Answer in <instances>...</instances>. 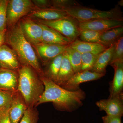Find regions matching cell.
<instances>
[{"mask_svg":"<svg viewBox=\"0 0 123 123\" xmlns=\"http://www.w3.org/2000/svg\"><path fill=\"white\" fill-rule=\"evenodd\" d=\"M40 78L44 84V90L36 107L42 104L52 102L59 111L72 112L83 105L86 94L81 89L76 91L67 90L46 77Z\"/></svg>","mask_w":123,"mask_h":123,"instance_id":"1","label":"cell"},{"mask_svg":"<svg viewBox=\"0 0 123 123\" xmlns=\"http://www.w3.org/2000/svg\"><path fill=\"white\" fill-rule=\"evenodd\" d=\"M7 29L5 44L15 52L21 65L31 66L40 77L43 76V70L37 56L33 46L23 35L19 22L12 27Z\"/></svg>","mask_w":123,"mask_h":123,"instance_id":"2","label":"cell"},{"mask_svg":"<svg viewBox=\"0 0 123 123\" xmlns=\"http://www.w3.org/2000/svg\"><path fill=\"white\" fill-rule=\"evenodd\" d=\"M19 79L18 91L21 93L28 107H36L44 90L40 77L31 67L21 65L18 71Z\"/></svg>","mask_w":123,"mask_h":123,"instance_id":"3","label":"cell"},{"mask_svg":"<svg viewBox=\"0 0 123 123\" xmlns=\"http://www.w3.org/2000/svg\"><path fill=\"white\" fill-rule=\"evenodd\" d=\"M68 15L78 22H84L99 19H110L123 20V13L118 5L107 11L76 6L64 10Z\"/></svg>","mask_w":123,"mask_h":123,"instance_id":"4","label":"cell"},{"mask_svg":"<svg viewBox=\"0 0 123 123\" xmlns=\"http://www.w3.org/2000/svg\"><path fill=\"white\" fill-rule=\"evenodd\" d=\"M36 7L30 0H8L7 9V28L15 25L28 15Z\"/></svg>","mask_w":123,"mask_h":123,"instance_id":"5","label":"cell"},{"mask_svg":"<svg viewBox=\"0 0 123 123\" xmlns=\"http://www.w3.org/2000/svg\"><path fill=\"white\" fill-rule=\"evenodd\" d=\"M35 21L57 31L68 38L72 43L78 39L79 37L78 22L70 16L54 21Z\"/></svg>","mask_w":123,"mask_h":123,"instance_id":"6","label":"cell"},{"mask_svg":"<svg viewBox=\"0 0 123 123\" xmlns=\"http://www.w3.org/2000/svg\"><path fill=\"white\" fill-rule=\"evenodd\" d=\"M23 35L32 46L42 43L43 29L40 25L29 17H24L19 21Z\"/></svg>","mask_w":123,"mask_h":123,"instance_id":"7","label":"cell"},{"mask_svg":"<svg viewBox=\"0 0 123 123\" xmlns=\"http://www.w3.org/2000/svg\"><path fill=\"white\" fill-rule=\"evenodd\" d=\"M68 46L42 43L33 47L35 49L43 65L46 66L51 60L64 53Z\"/></svg>","mask_w":123,"mask_h":123,"instance_id":"8","label":"cell"},{"mask_svg":"<svg viewBox=\"0 0 123 123\" xmlns=\"http://www.w3.org/2000/svg\"><path fill=\"white\" fill-rule=\"evenodd\" d=\"M105 75L89 70L80 72L74 74L66 83L61 86L67 90L76 91L80 89L79 85L82 83L98 80Z\"/></svg>","mask_w":123,"mask_h":123,"instance_id":"9","label":"cell"},{"mask_svg":"<svg viewBox=\"0 0 123 123\" xmlns=\"http://www.w3.org/2000/svg\"><path fill=\"white\" fill-rule=\"evenodd\" d=\"M96 104L99 110L105 111L107 115L123 116V94L100 100Z\"/></svg>","mask_w":123,"mask_h":123,"instance_id":"10","label":"cell"},{"mask_svg":"<svg viewBox=\"0 0 123 123\" xmlns=\"http://www.w3.org/2000/svg\"><path fill=\"white\" fill-rule=\"evenodd\" d=\"M123 20L104 19L78 22L79 29L98 31H103L110 29L123 26Z\"/></svg>","mask_w":123,"mask_h":123,"instance_id":"11","label":"cell"},{"mask_svg":"<svg viewBox=\"0 0 123 123\" xmlns=\"http://www.w3.org/2000/svg\"><path fill=\"white\" fill-rule=\"evenodd\" d=\"M21 65L13 50L7 44L0 47V68L18 71Z\"/></svg>","mask_w":123,"mask_h":123,"instance_id":"12","label":"cell"},{"mask_svg":"<svg viewBox=\"0 0 123 123\" xmlns=\"http://www.w3.org/2000/svg\"><path fill=\"white\" fill-rule=\"evenodd\" d=\"M66 11L62 10L49 8L40 9L35 8L27 17L36 20L52 21L68 17Z\"/></svg>","mask_w":123,"mask_h":123,"instance_id":"13","label":"cell"},{"mask_svg":"<svg viewBox=\"0 0 123 123\" xmlns=\"http://www.w3.org/2000/svg\"><path fill=\"white\" fill-rule=\"evenodd\" d=\"M27 108L24 98L17 91L14 96L9 111L11 123H19Z\"/></svg>","mask_w":123,"mask_h":123,"instance_id":"14","label":"cell"},{"mask_svg":"<svg viewBox=\"0 0 123 123\" xmlns=\"http://www.w3.org/2000/svg\"><path fill=\"white\" fill-rule=\"evenodd\" d=\"M19 75L18 71L0 68V89L14 92L17 91Z\"/></svg>","mask_w":123,"mask_h":123,"instance_id":"15","label":"cell"},{"mask_svg":"<svg viewBox=\"0 0 123 123\" xmlns=\"http://www.w3.org/2000/svg\"><path fill=\"white\" fill-rule=\"evenodd\" d=\"M38 23L43 29L42 43L62 46H68L71 44L72 42L68 38L57 31L43 24Z\"/></svg>","mask_w":123,"mask_h":123,"instance_id":"16","label":"cell"},{"mask_svg":"<svg viewBox=\"0 0 123 123\" xmlns=\"http://www.w3.org/2000/svg\"><path fill=\"white\" fill-rule=\"evenodd\" d=\"M110 65L115 71L114 79L110 84L109 98H111L123 94V61H116Z\"/></svg>","mask_w":123,"mask_h":123,"instance_id":"17","label":"cell"},{"mask_svg":"<svg viewBox=\"0 0 123 123\" xmlns=\"http://www.w3.org/2000/svg\"><path fill=\"white\" fill-rule=\"evenodd\" d=\"M69 46L80 53H89L98 55L108 48L99 43L83 42L77 39L71 43Z\"/></svg>","mask_w":123,"mask_h":123,"instance_id":"18","label":"cell"},{"mask_svg":"<svg viewBox=\"0 0 123 123\" xmlns=\"http://www.w3.org/2000/svg\"><path fill=\"white\" fill-rule=\"evenodd\" d=\"M74 74L68 55L65 51L63 53L61 65L55 83L62 86L66 83Z\"/></svg>","mask_w":123,"mask_h":123,"instance_id":"19","label":"cell"},{"mask_svg":"<svg viewBox=\"0 0 123 123\" xmlns=\"http://www.w3.org/2000/svg\"><path fill=\"white\" fill-rule=\"evenodd\" d=\"M115 47V44L111 45L99 54L94 66L91 71L105 74L106 68L111 59Z\"/></svg>","mask_w":123,"mask_h":123,"instance_id":"20","label":"cell"},{"mask_svg":"<svg viewBox=\"0 0 123 123\" xmlns=\"http://www.w3.org/2000/svg\"><path fill=\"white\" fill-rule=\"evenodd\" d=\"M123 26L103 31L100 36L102 44L109 47L115 44L123 36Z\"/></svg>","mask_w":123,"mask_h":123,"instance_id":"21","label":"cell"},{"mask_svg":"<svg viewBox=\"0 0 123 123\" xmlns=\"http://www.w3.org/2000/svg\"><path fill=\"white\" fill-rule=\"evenodd\" d=\"M63 53L59 55L51 60L46 65L45 69L43 70V76L46 77L55 83L57 80V76L61 65Z\"/></svg>","mask_w":123,"mask_h":123,"instance_id":"22","label":"cell"},{"mask_svg":"<svg viewBox=\"0 0 123 123\" xmlns=\"http://www.w3.org/2000/svg\"><path fill=\"white\" fill-rule=\"evenodd\" d=\"M70 64L75 73L80 72L81 69V53L68 46L66 51Z\"/></svg>","mask_w":123,"mask_h":123,"instance_id":"23","label":"cell"},{"mask_svg":"<svg viewBox=\"0 0 123 123\" xmlns=\"http://www.w3.org/2000/svg\"><path fill=\"white\" fill-rule=\"evenodd\" d=\"M79 30L80 40L83 42L102 44L100 40V36L103 31L79 29Z\"/></svg>","mask_w":123,"mask_h":123,"instance_id":"24","label":"cell"},{"mask_svg":"<svg viewBox=\"0 0 123 123\" xmlns=\"http://www.w3.org/2000/svg\"><path fill=\"white\" fill-rule=\"evenodd\" d=\"M99 55L89 53H81L80 72L86 70L91 71L92 70Z\"/></svg>","mask_w":123,"mask_h":123,"instance_id":"25","label":"cell"},{"mask_svg":"<svg viewBox=\"0 0 123 123\" xmlns=\"http://www.w3.org/2000/svg\"><path fill=\"white\" fill-rule=\"evenodd\" d=\"M51 7L52 8L65 10L76 6H80L74 0H51Z\"/></svg>","mask_w":123,"mask_h":123,"instance_id":"26","label":"cell"},{"mask_svg":"<svg viewBox=\"0 0 123 123\" xmlns=\"http://www.w3.org/2000/svg\"><path fill=\"white\" fill-rule=\"evenodd\" d=\"M39 114L36 107H28L19 123H37Z\"/></svg>","mask_w":123,"mask_h":123,"instance_id":"27","label":"cell"},{"mask_svg":"<svg viewBox=\"0 0 123 123\" xmlns=\"http://www.w3.org/2000/svg\"><path fill=\"white\" fill-rule=\"evenodd\" d=\"M117 61H123V36L115 43L114 49L109 65H111Z\"/></svg>","mask_w":123,"mask_h":123,"instance_id":"28","label":"cell"},{"mask_svg":"<svg viewBox=\"0 0 123 123\" xmlns=\"http://www.w3.org/2000/svg\"><path fill=\"white\" fill-rule=\"evenodd\" d=\"M8 0H0V31L7 28V9Z\"/></svg>","mask_w":123,"mask_h":123,"instance_id":"29","label":"cell"},{"mask_svg":"<svg viewBox=\"0 0 123 123\" xmlns=\"http://www.w3.org/2000/svg\"><path fill=\"white\" fill-rule=\"evenodd\" d=\"M16 92H10L0 89V107H10L11 102Z\"/></svg>","mask_w":123,"mask_h":123,"instance_id":"30","label":"cell"},{"mask_svg":"<svg viewBox=\"0 0 123 123\" xmlns=\"http://www.w3.org/2000/svg\"><path fill=\"white\" fill-rule=\"evenodd\" d=\"M10 107H0V123H11L9 114Z\"/></svg>","mask_w":123,"mask_h":123,"instance_id":"31","label":"cell"},{"mask_svg":"<svg viewBox=\"0 0 123 123\" xmlns=\"http://www.w3.org/2000/svg\"><path fill=\"white\" fill-rule=\"evenodd\" d=\"M36 8L43 9L51 8L50 1L49 0H31Z\"/></svg>","mask_w":123,"mask_h":123,"instance_id":"32","label":"cell"},{"mask_svg":"<svg viewBox=\"0 0 123 123\" xmlns=\"http://www.w3.org/2000/svg\"><path fill=\"white\" fill-rule=\"evenodd\" d=\"M121 117L107 115L102 117L103 123H121Z\"/></svg>","mask_w":123,"mask_h":123,"instance_id":"33","label":"cell"},{"mask_svg":"<svg viewBox=\"0 0 123 123\" xmlns=\"http://www.w3.org/2000/svg\"><path fill=\"white\" fill-rule=\"evenodd\" d=\"M7 30V29L4 30L0 31V47L5 43L6 34Z\"/></svg>","mask_w":123,"mask_h":123,"instance_id":"34","label":"cell"},{"mask_svg":"<svg viewBox=\"0 0 123 123\" xmlns=\"http://www.w3.org/2000/svg\"></svg>","mask_w":123,"mask_h":123,"instance_id":"35","label":"cell"}]
</instances>
